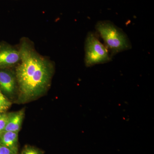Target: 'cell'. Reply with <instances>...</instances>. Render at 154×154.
Returning <instances> with one entry per match:
<instances>
[{
  "mask_svg": "<svg viewBox=\"0 0 154 154\" xmlns=\"http://www.w3.org/2000/svg\"><path fill=\"white\" fill-rule=\"evenodd\" d=\"M0 154H15L11 150L0 144Z\"/></svg>",
  "mask_w": 154,
  "mask_h": 154,
  "instance_id": "cell-11",
  "label": "cell"
},
{
  "mask_svg": "<svg viewBox=\"0 0 154 154\" xmlns=\"http://www.w3.org/2000/svg\"><path fill=\"white\" fill-rule=\"evenodd\" d=\"M20 54L17 49L8 44H0V69L14 66L20 60Z\"/></svg>",
  "mask_w": 154,
  "mask_h": 154,
  "instance_id": "cell-4",
  "label": "cell"
},
{
  "mask_svg": "<svg viewBox=\"0 0 154 154\" xmlns=\"http://www.w3.org/2000/svg\"><path fill=\"white\" fill-rule=\"evenodd\" d=\"M96 28L112 55L131 48L126 34L111 22L100 21L97 23Z\"/></svg>",
  "mask_w": 154,
  "mask_h": 154,
  "instance_id": "cell-2",
  "label": "cell"
},
{
  "mask_svg": "<svg viewBox=\"0 0 154 154\" xmlns=\"http://www.w3.org/2000/svg\"></svg>",
  "mask_w": 154,
  "mask_h": 154,
  "instance_id": "cell-13",
  "label": "cell"
},
{
  "mask_svg": "<svg viewBox=\"0 0 154 154\" xmlns=\"http://www.w3.org/2000/svg\"><path fill=\"white\" fill-rule=\"evenodd\" d=\"M8 119V115L0 113V134L4 131Z\"/></svg>",
  "mask_w": 154,
  "mask_h": 154,
  "instance_id": "cell-10",
  "label": "cell"
},
{
  "mask_svg": "<svg viewBox=\"0 0 154 154\" xmlns=\"http://www.w3.org/2000/svg\"><path fill=\"white\" fill-rule=\"evenodd\" d=\"M11 106V102L0 91V113L5 112Z\"/></svg>",
  "mask_w": 154,
  "mask_h": 154,
  "instance_id": "cell-8",
  "label": "cell"
},
{
  "mask_svg": "<svg viewBox=\"0 0 154 154\" xmlns=\"http://www.w3.org/2000/svg\"><path fill=\"white\" fill-rule=\"evenodd\" d=\"M85 51V63L87 67L106 63L111 60V56L107 48L92 32L88 33L86 38Z\"/></svg>",
  "mask_w": 154,
  "mask_h": 154,
  "instance_id": "cell-3",
  "label": "cell"
},
{
  "mask_svg": "<svg viewBox=\"0 0 154 154\" xmlns=\"http://www.w3.org/2000/svg\"><path fill=\"white\" fill-rule=\"evenodd\" d=\"M0 91H1V90H0Z\"/></svg>",
  "mask_w": 154,
  "mask_h": 154,
  "instance_id": "cell-12",
  "label": "cell"
},
{
  "mask_svg": "<svg viewBox=\"0 0 154 154\" xmlns=\"http://www.w3.org/2000/svg\"><path fill=\"white\" fill-rule=\"evenodd\" d=\"M0 144L11 150L15 154H18V133L3 131L0 134Z\"/></svg>",
  "mask_w": 154,
  "mask_h": 154,
  "instance_id": "cell-6",
  "label": "cell"
},
{
  "mask_svg": "<svg viewBox=\"0 0 154 154\" xmlns=\"http://www.w3.org/2000/svg\"><path fill=\"white\" fill-rule=\"evenodd\" d=\"M16 77L11 72L0 70V88L8 94H12L17 86Z\"/></svg>",
  "mask_w": 154,
  "mask_h": 154,
  "instance_id": "cell-5",
  "label": "cell"
},
{
  "mask_svg": "<svg viewBox=\"0 0 154 154\" xmlns=\"http://www.w3.org/2000/svg\"><path fill=\"white\" fill-rule=\"evenodd\" d=\"M21 154H42V152L38 149L33 146H27L23 149Z\"/></svg>",
  "mask_w": 154,
  "mask_h": 154,
  "instance_id": "cell-9",
  "label": "cell"
},
{
  "mask_svg": "<svg viewBox=\"0 0 154 154\" xmlns=\"http://www.w3.org/2000/svg\"><path fill=\"white\" fill-rule=\"evenodd\" d=\"M20 60L16 77L20 95L25 100L41 95L49 86L53 74L52 63L39 55L32 43L22 39L19 48Z\"/></svg>",
  "mask_w": 154,
  "mask_h": 154,
  "instance_id": "cell-1",
  "label": "cell"
},
{
  "mask_svg": "<svg viewBox=\"0 0 154 154\" xmlns=\"http://www.w3.org/2000/svg\"><path fill=\"white\" fill-rule=\"evenodd\" d=\"M24 116V110H23L9 114L8 119L4 131L19 133Z\"/></svg>",
  "mask_w": 154,
  "mask_h": 154,
  "instance_id": "cell-7",
  "label": "cell"
}]
</instances>
